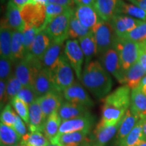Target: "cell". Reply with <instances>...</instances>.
Here are the masks:
<instances>
[{
	"label": "cell",
	"instance_id": "obj_60",
	"mask_svg": "<svg viewBox=\"0 0 146 146\" xmlns=\"http://www.w3.org/2000/svg\"><path fill=\"white\" fill-rule=\"evenodd\" d=\"M143 43H145V45H146V41H145V42H143Z\"/></svg>",
	"mask_w": 146,
	"mask_h": 146
},
{
	"label": "cell",
	"instance_id": "obj_9",
	"mask_svg": "<svg viewBox=\"0 0 146 146\" xmlns=\"http://www.w3.org/2000/svg\"><path fill=\"white\" fill-rule=\"evenodd\" d=\"M64 54L72 66L77 79L81 82L85 57L78 40H67L65 42Z\"/></svg>",
	"mask_w": 146,
	"mask_h": 146
},
{
	"label": "cell",
	"instance_id": "obj_13",
	"mask_svg": "<svg viewBox=\"0 0 146 146\" xmlns=\"http://www.w3.org/2000/svg\"><path fill=\"white\" fill-rule=\"evenodd\" d=\"M64 41L53 40L41 60L42 67L51 71L52 74L57 68L60 57L64 53Z\"/></svg>",
	"mask_w": 146,
	"mask_h": 146
},
{
	"label": "cell",
	"instance_id": "obj_39",
	"mask_svg": "<svg viewBox=\"0 0 146 146\" xmlns=\"http://www.w3.org/2000/svg\"><path fill=\"white\" fill-rule=\"evenodd\" d=\"M71 7H66L63 5L57 4V3H49L46 5V18L43 29L50 23L52 20L56 18L60 14L66 12ZM42 29V30H43Z\"/></svg>",
	"mask_w": 146,
	"mask_h": 146
},
{
	"label": "cell",
	"instance_id": "obj_42",
	"mask_svg": "<svg viewBox=\"0 0 146 146\" xmlns=\"http://www.w3.org/2000/svg\"><path fill=\"white\" fill-rule=\"evenodd\" d=\"M39 31L40 30L35 28V27L25 25V28H24L22 33H23V35L24 44H25V48L27 55L29 53V50H30V48L31 47L33 43L35 38L36 35Z\"/></svg>",
	"mask_w": 146,
	"mask_h": 146
},
{
	"label": "cell",
	"instance_id": "obj_61",
	"mask_svg": "<svg viewBox=\"0 0 146 146\" xmlns=\"http://www.w3.org/2000/svg\"></svg>",
	"mask_w": 146,
	"mask_h": 146
},
{
	"label": "cell",
	"instance_id": "obj_22",
	"mask_svg": "<svg viewBox=\"0 0 146 146\" xmlns=\"http://www.w3.org/2000/svg\"><path fill=\"white\" fill-rule=\"evenodd\" d=\"M89 108L83 105L72 103L67 101L63 102L58 113L62 121L76 118L89 114Z\"/></svg>",
	"mask_w": 146,
	"mask_h": 146
},
{
	"label": "cell",
	"instance_id": "obj_23",
	"mask_svg": "<svg viewBox=\"0 0 146 146\" xmlns=\"http://www.w3.org/2000/svg\"><path fill=\"white\" fill-rule=\"evenodd\" d=\"M139 120V118L131 110L129 107L122 120L121 125L116 133V141L118 145L123 141L124 139L130 133L133 128L135 127Z\"/></svg>",
	"mask_w": 146,
	"mask_h": 146
},
{
	"label": "cell",
	"instance_id": "obj_49",
	"mask_svg": "<svg viewBox=\"0 0 146 146\" xmlns=\"http://www.w3.org/2000/svg\"><path fill=\"white\" fill-rule=\"evenodd\" d=\"M133 4L137 5L142 10L146 11V0H128Z\"/></svg>",
	"mask_w": 146,
	"mask_h": 146
},
{
	"label": "cell",
	"instance_id": "obj_27",
	"mask_svg": "<svg viewBox=\"0 0 146 146\" xmlns=\"http://www.w3.org/2000/svg\"><path fill=\"white\" fill-rule=\"evenodd\" d=\"M118 0H96L94 7L104 21L110 22L116 15Z\"/></svg>",
	"mask_w": 146,
	"mask_h": 146
},
{
	"label": "cell",
	"instance_id": "obj_7",
	"mask_svg": "<svg viewBox=\"0 0 146 146\" xmlns=\"http://www.w3.org/2000/svg\"><path fill=\"white\" fill-rule=\"evenodd\" d=\"M25 25L42 30L46 18V5L29 2L20 8Z\"/></svg>",
	"mask_w": 146,
	"mask_h": 146
},
{
	"label": "cell",
	"instance_id": "obj_58",
	"mask_svg": "<svg viewBox=\"0 0 146 146\" xmlns=\"http://www.w3.org/2000/svg\"><path fill=\"white\" fill-rule=\"evenodd\" d=\"M47 146H60V145H55V144L51 143V144H49V145H47Z\"/></svg>",
	"mask_w": 146,
	"mask_h": 146
},
{
	"label": "cell",
	"instance_id": "obj_10",
	"mask_svg": "<svg viewBox=\"0 0 146 146\" xmlns=\"http://www.w3.org/2000/svg\"><path fill=\"white\" fill-rule=\"evenodd\" d=\"M99 57V62L104 68L110 74H112L120 84L123 85L125 72L122 68L119 56L114 47L109 49Z\"/></svg>",
	"mask_w": 146,
	"mask_h": 146
},
{
	"label": "cell",
	"instance_id": "obj_54",
	"mask_svg": "<svg viewBox=\"0 0 146 146\" xmlns=\"http://www.w3.org/2000/svg\"><path fill=\"white\" fill-rule=\"evenodd\" d=\"M142 125H143V133L146 138V118L142 120Z\"/></svg>",
	"mask_w": 146,
	"mask_h": 146
},
{
	"label": "cell",
	"instance_id": "obj_25",
	"mask_svg": "<svg viewBox=\"0 0 146 146\" xmlns=\"http://www.w3.org/2000/svg\"><path fill=\"white\" fill-rule=\"evenodd\" d=\"M130 108L139 119L146 118V95L139 87L131 90Z\"/></svg>",
	"mask_w": 146,
	"mask_h": 146
},
{
	"label": "cell",
	"instance_id": "obj_38",
	"mask_svg": "<svg viewBox=\"0 0 146 146\" xmlns=\"http://www.w3.org/2000/svg\"><path fill=\"white\" fill-rule=\"evenodd\" d=\"M121 38H125L138 43L146 41V21H142L135 29Z\"/></svg>",
	"mask_w": 146,
	"mask_h": 146
},
{
	"label": "cell",
	"instance_id": "obj_37",
	"mask_svg": "<svg viewBox=\"0 0 146 146\" xmlns=\"http://www.w3.org/2000/svg\"><path fill=\"white\" fill-rule=\"evenodd\" d=\"M11 105L18 116L21 117L25 123H29V106L18 98L17 96L10 101Z\"/></svg>",
	"mask_w": 146,
	"mask_h": 146
},
{
	"label": "cell",
	"instance_id": "obj_44",
	"mask_svg": "<svg viewBox=\"0 0 146 146\" xmlns=\"http://www.w3.org/2000/svg\"><path fill=\"white\" fill-rule=\"evenodd\" d=\"M12 61L8 58L1 57L0 58V78L8 81L14 73H12Z\"/></svg>",
	"mask_w": 146,
	"mask_h": 146
},
{
	"label": "cell",
	"instance_id": "obj_18",
	"mask_svg": "<svg viewBox=\"0 0 146 146\" xmlns=\"http://www.w3.org/2000/svg\"><path fill=\"white\" fill-rule=\"evenodd\" d=\"M52 40L44 30H41L36 35L26 56L36 61L41 62V58L52 43Z\"/></svg>",
	"mask_w": 146,
	"mask_h": 146
},
{
	"label": "cell",
	"instance_id": "obj_8",
	"mask_svg": "<svg viewBox=\"0 0 146 146\" xmlns=\"http://www.w3.org/2000/svg\"><path fill=\"white\" fill-rule=\"evenodd\" d=\"M74 74L75 73L72 66L63 53L60 57L57 68L53 73L55 89L58 92L63 93L65 89L72 85L75 81Z\"/></svg>",
	"mask_w": 146,
	"mask_h": 146
},
{
	"label": "cell",
	"instance_id": "obj_4",
	"mask_svg": "<svg viewBox=\"0 0 146 146\" xmlns=\"http://www.w3.org/2000/svg\"><path fill=\"white\" fill-rule=\"evenodd\" d=\"M92 32L98 47L97 56H102L109 49L114 47L117 36L110 22L101 20L93 29Z\"/></svg>",
	"mask_w": 146,
	"mask_h": 146
},
{
	"label": "cell",
	"instance_id": "obj_17",
	"mask_svg": "<svg viewBox=\"0 0 146 146\" xmlns=\"http://www.w3.org/2000/svg\"><path fill=\"white\" fill-rule=\"evenodd\" d=\"M110 22L118 37H123L124 35L135 29L142 21L132 18L131 16L116 14Z\"/></svg>",
	"mask_w": 146,
	"mask_h": 146
},
{
	"label": "cell",
	"instance_id": "obj_51",
	"mask_svg": "<svg viewBox=\"0 0 146 146\" xmlns=\"http://www.w3.org/2000/svg\"><path fill=\"white\" fill-rule=\"evenodd\" d=\"M10 1L19 9L21 8L25 5H26L27 3L30 2V0H10Z\"/></svg>",
	"mask_w": 146,
	"mask_h": 146
},
{
	"label": "cell",
	"instance_id": "obj_35",
	"mask_svg": "<svg viewBox=\"0 0 146 146\" xmlns=\"http://www.w3.org/2000/svg\"><path fill=\"white\" fill-rule=\"evenodd\" d=\"M21 143L26 146H47L50 144V141L43 133L35 131L27 133L23 136Z\"/></svg>",
	"mask_w": 146,
	"mask_h": 146
},
{
	"label": "cell",
	"instance_id": "obj_11",
	"mask_svg": "<svg viewBox=\"0 0 146 146\" xmlns=\"http://www.w3.org/2000/svg\"><path fill=\"white\" fill-rule=\"evenodd\" d=\"M95 122L96 117L91 113L81 117L62 121L58 135L78 131H90L94 125Z\"/></svg>",
	"mask_w": 146,
	"mask_h": 146
},
{
	"label": "cell",
	"instance_id": "obj_36",
	"mask_svg": "<svg viewBox=\"0 0 146 146\" xmlns=\"http://www.w3.org/2000/svg\"><path fill=\"white\" fill-rule=\"evenodd\" d=\"M145 137L143 133L142 120L140 119L135 127L133 129L128 135L124 139L118 146H136Z\"/></svg>",
	"mask_w": 146,
	"mask_h": 146
},
{
	"label": "cell",
	"instance_id": "obj_46",
	"mask_svg": "<svg viewBox=\"0 0 146 146\" xmlns=\"http://www.w3.org/2000/svg\"><path fill=\"white\" fill-rule=\"evenodd\" d=\"M14 129L21 137H23V136L27 133V129L25 124V122L23 121V120L18 114L17 116H16V120Z\"/></svg>",
	"mask_w": 146,
	"mask_h": 146
},
{
	"label": "cell",
	"instance_id": "obj_21",
	"mask_svg": "<svg viewBox=\"0 0 146 146\" xmlns=\"http://www.w3.org/2000/svg\"><path fill=\"white\" fill-rule=\"evenodd\" d=\"M46 118L40 107L37 100L29 106V123L28 125L30 132H44Z\"/></svg>",
	"mask_w": 146,
	"mask_h": 146
},
{
	"label": "cell",
	"instance_id": "obj_55",
	"mask_svg": "<svg viewBox=\"0 0 146 146\" xmlns=\"http://www.w3.org/2000/svg\"><path fill=\"white\" fill-rule=\"evenodd\" d=\"M81 146H96V145H95L94 144L90 141V139H89V138L88 140H87L85 143H83V144H82Z\"/></svg>",
	"mask_w": 146,
	"mask_h": 146
},
{
	"label": "cell",
	"instance_id": "obj_52",
	"mask_svg": "<svg viewBox=\"0 0 146 146\" xmlns=\"http://www.w3.org/2000/svg\"><path fill=\"white\" fill-rule=\"evenodd\" d=\"M138 87H139L140 89L146 95V75L142 79L141 83Z\"/></svg>",
	"mask_w": 146,
	"mask_h": 146
},
{
	"label": "cell",
	"instance_id": "obj_19",
	"mask_svg": "<svg viewBox=\"0 0 146 146\" xmlns=\"http://www.w3.org/2000/svg\"><path fill=\"white\" fill-rule=\"evenodd\" d=\"M74 15L85 27L92 31L101 21L94 5H79L74 9Z\"/></svg>",
	"mask_w": 146,
	"mask_h": 146
},
{
	"label": "cell",
	"instance_id": "obj_5",
	"mask_svg": "<svg viewBox=\"0 0 146 146\" xmlns=\"http://www.w3.org/2000/svg\"><path fill=\"white\" fill-rule=\"evenodd\" d=\"M73 8H68L66 12L52 20L43 30L47 33L51 39L66 42L68 40V31L70 18L74 14Z\"/></svg>",
	"mask_w": 146,
	"mask_h": 146
},
{
	"label": "cell",
	"instance_id": "obj_16",
	"mask_svg": "<svg viewBox=\"0 0 146 146\" xmlns=\"http://www.w3.org/2000/svg\"><path fill=\"white\" fill-rule=\"evenodd\" d=\"M63 98L62 93L57 91H51L37 98V101L46 120L53 112L59 110L63 103Z\"/></svg>",
	"mask_w": 146,
	"mask_h": 146
},
{
	"label": "cell",
	"instance_id": "obj_32",
	"mask_svg": "<svg viewBox=\"0 0 146 146\" xmlns=\"http://www.w3.org/2000/svg\"><path fill=\"white\" fill-rule=\"evenodd\" d=\"M22 137L14 128L0 124V144L1 146H15L21 141Z\"/></svg>",
	"mask_w": 146,
	"mask_h": 146
},
{
	"label": "cell",
	"instance_id": "obj_30",
	"mask_svg": "<svg viewBox=\"0 0 146 146\" xmlns=\"http://www.w3.org/2000/svg\"><path fill=\"white\" fill-rule=\"evenodd\" d=\"M78 41L83 52L85 57V64H86L93 60V58L97 56L98 54V47L96 39L92 32L91 33L78 39Z\"/></svg>",
	"mask_w": 146,
	"mask_h": 146
},
{
	"label": "cell",
	"instance_id": "obj_41",
	"mask_svg": "<svg viewBox=\"0 0 146 146\" xmlns=\"http://www.w3.org/2000/svg\"><path fill=\"white\" fill-rule=\"evenodd\" d=\"M16 112L12 109L10 104L5 105L1 112V123L5 125L14 128L16 120Z\"/></svg>",
	"mask_w": 146,
	"mask_h": 146
},
{
	"label": "cell",
	"instance_id": "obj_47",
	"mask_svg": "<svg viewBox=\"0 0 146 146\" xmlns=\"http://www.w3.org/2000/svg\"><path fill=\"white\" fill-rule=\"evenodd\" d=\"M139 49L138 62L146 72V45L144 43H139Z\"/></svg>",
	"mask_w": 146,
	"mask_h": 146
},
{
	"label": "cell",
	"instance_id": "obj_14",
	"mask_svg": "<svg viewBox=\"0 0 146 146\" xmlns=\"http://www.w3.org/2000/svg\"><path fill=\"white\" fill-rule=\"evenodd\" d=\"M33 89L38 98L48 94L55 89L52 72L47 69H39L34 79Z\"/></svg>",
	"mask_w": 146,
	"mask_h": 146
},
{
	"label": "cell",
	"instance_id": "obj_40",
	"mask_svg": "<svg viewBox=\"0 0 146 146\" xmlns=\"http://www.w3.org/2000/svg\"><path fill=\"white\" fill-rule=\"evenodd\" d=\"M23 87V85L13 74L7 81V96L8 101H11L13 98L17 96L19 91Z\"/></svg>",
	"mask_w": 146,
	"mask_h": 146
},
{
	"label": "cell",
	"instance_id": "obj_24",
	"mask_svg": "<svg viewBox=\"0 0 146 146\" xmlns=\"http://www.w3.org/2000/svg\"><path fill=\"white\" fill-rule=\"evenodd\" d=\"M145 75V71L137 61L125 72L123 85L129 87L131 90L135 89L139 86Z\"/></svg>",
	"mask_w": 146,
	"mask_h": 146
},
{
	"label": "cell",
	"instance_id": "obj_45",
	"mask_svg": "<svg viewBox=\"0 0 146 146\" xmlns=\"http://www.w3.org/2000/svg\"><path fill=\"white\" fill-rule=\"evenodd\" d=\"M7 81L4 80H0V103H1V109L3 108L5 105L8 104V102L7 96Z\"/></svg>",
	"mask_w": 146,
	"mask_h": 146
},
{
	"label": "cell",
	"instance_id": "obj_59",
	"mask_svg": "<svg viewBox=\"0 0 146 146\" xmlns=\"http://www.w3.org/2000/svg\"><path fill=\"white\" fill-rule=\"evenodd\" d=\"M15 146H26V145H23V144H20V145H15Z\"/></svg>",
	"mask_w": 146,
	"mask_h": 146
},
{
	"label": "cell",
	"instance_id": "obj_28",
	"mask_svg": "<svg viewBox=\"0 0 146 146\" xmlns=\"http://www.w3.org/2000/svg\"><path fill=\"white\" fill-rule=\"evenodd\" d=\"M13 30L10 29L3 19L1 21L0 28V54L1 57L11 60V45Z\"/></svg>",
	"mask_w": 146,
	"mask_h": 146
},
{
	"label": "cell",
	"instance_id": "obj_33",
	"mask_svg": "<svg viewBox=\"0 0 146 146\" xmlns=\"http://www.w3.org/2000/svg\"><path fill=\"white\" fill-rule=\"evenodd\" d=\"M92 33V31L85 27L74 14L70 18L68 31V39L78 40Z\"/></svg>",
	"mask_w": 146,
	"mask_h": 146
},
{
	"label": "cell",
	"instance_id": "obj_34",
	"mask_svg": "<svg viewBox=\"0 0 146 146\" xmlns=\"http://www.w3.org/2000/svg\"><path fill=\"white\" fill-rule=\"evenodd\" d=\"M61 124L62 118L58 113V111L53 112L47 118L45 122L44 133L50 141L57 135Z\"/></svg>",
	"mask_w": 146,
	"mask_h": 146
},
{
	"label": "cell",
	"instance_id": "obj_15",
	"mask_svg": "<svg viewBox=\"0 0 146 146\" xmlns=\"http://www.w3.org/2000/svg\"><path fill=\"white\" fill-rule=\"evenodd\" d=\"M121 121L119 123L113 126H102L99 123L96 125V128L91 134H89V139L96 146H105L111 139L117 133Z\"/></svg>",
	"mask_w": 146,
	"mask_h": 146
},
{
	"label": "cell",
	"instance_id": "obj_43",
	"mask_svg": "<svg viewBox=\"0 0 146 146\" xmlns=\"http://www.w3.org/2000/svg\"><path fill=\"white\" fill-rule=\"evenodd\" d=\"M17 97L29 106H30L35 101H36L38 98L33 87L24 86L18 94Z\"/></svg>",
	"mask_w": 146,
	"mask_h": 146
},
{
	"label": "cell",
	"instance_id": "obj_2",
	"mask_svg": "<svg viewBox=\"0 0 146 146\" xmlns=\"http://www.w3.org/2000/svg\"><path fill=\"white\" fill-rule=\"evenodd\" d=\"M81 82L97 99L106 97L113 85L110 74L97 60H91L84 66Z\"/></svg>",
	"mask_w": 146,
	"mask_h": 146
},
{
	"label": "cell",
	"instance_id": "obj_31",
	"mask_svg": "<svg viewBox=\"0 0 146 146\" xmlns=\"http://www.w3.org/2000/svg\"><path fill=\"white\" fill-rule=\"evenodd\" d=\"M116 14L129 16L142 21H146V11L133 3L118 0Z\"/></svg>",
	"mask_w": 146,
	"mask_h": 146
},
{
	"label": "cell",
	"instance_id": "obj_26",
	"mask_svg": "<svg viewBox=\"0 0 146 146\" xmlns=\"http://www.w3.org/2000/svg\"><path fill=\"white\" fill-rule=\"evenodd\" d=\"M4 20L8 27L13 31H18L22 32L25 28V23L22 18L20 9L10 0L7 4Z\"/></svg>",
	"mask_w": 146,
	"mask_h": 146
},
{
	"label": "cell",
	"instance_id": "obj_29",
	"mask_svg": "<svg viewBox=\"0 0 146 146\" xmlns=\"http://www.w3.org/2000/svg\"><path fill=\"white\" fill-rule=\"evenodd\" d=\"M26 56L23 33L13 31L11 45V60L13 63H17L24 59Z\"/></svg>",
	"mask_w": 146,
	"mask_h": 146
},
{
	"label": "cell",
	"instance_id": "obj_1",
	"mask_svg": "<svg viewBox=\"0 0 146 146\" xmlns=\"http://www.w3.org/2000/svg\"><path fill=\"white\" fill-rule=\"evenodd\" d=\"M131 94V89L123 85L105 97L100 125L108 127L119 123L130 107Z\"/></svg>",
	"mask_w": 146,
	"mask_h": 146
},
{
	"label": "cell",
	"instance_id": "obj_48",
	"mask_svg": "<svg viewBox=\"0 0 146 146\" xmlns=\"http://www.w3.org/2000/svg\"><path fill=\"white\" fill-rule=\"evenodd\" d=\"M76 6L79 5H94L96 0H73Z\"/></svg>",
	"mask_w": 146,
	"mask_h": 146
},
{
	"label": "cell",
	"instance_id": "obj_50",
	"mask_svg": "<svg viewBox=\"0 0 146 146\" xmlns=\"http://www.w3.org/2000/svg\"><path fill=\"white\" fill-rule=\"evenodd\" d=\"M56 3L66 7H71L74 4L73 0H56Z\"/></svg>",
	"mask_w": 146,
	"mask_h": 146
},
{
	"label": "cell",
	"instance_id": "obj_6",
	"mask_svg": "<svg viewBox=\"0 0 146 146\" xmlns=\"http://www.w3.org/2000/svg\"><path fill=\"white\" fill-rule=\"evenodd\" d=\"M41 68V62L26 56L24 59L16 63L14 74L24 87H33L35 77Z\"/></svg>",
	"mask_w": 146,
	"mask_h": 146
},
{
	"label": "cell",
	"instance_id": "obj_53",
	"mask_svg": "<svg viewBox=\"0 0 146 146\" xmlns=\"http://www.w3.org/2000/svg\"><path fill=\"white\" fill-rule=\"evenodd\" d=\"M30 2L39 3V4L44 5H47V4H49L48 0H30Z\"/></svg>",
	"mask_w": 146,
	"mask_h": 146
},
{
	"label": "cell",
	"instance_id": "obj_3",
	"mask_svg": "<svg viewBox=\"0 0 146 146\" xmlns=\"http://www.w3.org/2000/svg\"><path fill=\"white\" fill-rule=\"evenodd\" d=\"M113 47L117 51L122 68L125 72L138 61L139 49L138 43L117 36Z\"/></svg>",
	"mask_w": 146,
	"mask_h": 146
},
{
	"label": "cell",
	"instance_id": "obj_20",
	"mask_svg": "<svg viewBox=\"0 0 146 146\" xmlns=\"http://www.w3.org/2000/svg\"><path fill=\"white\" fill-rule=\"evenodd\" d=\"M89 133L90 131H78L57 135L50 141L60 146H81L88 140Z\"/></svg>",
	"mask_w": 146,
	"mask_h": 146
},
{
	"label": "cell",
	"instance_id": "obj_12",
	"mask_svg": "<svg viewBox=\"0 0 146 146\" xmlns=\"http://www.w3.org/2000/svg\"><path fill=\"white\" fill-rule=\"evenodd\" d=\"M62 94L64 99L67 102L83 105L87 108L94 106V102L87 91L77 81H74L72 85L65 89Z\"/></svg>",
	"mask_w": 146,
	"mask_h": 146
},
{
	"label": "cell",
	"instance_id": "obj_56",
	"mask_svg": "<svg viewBox=\"0 0 146 146\" xmlns=\"http://www.w3.org/2000/svg\"><path fill=\"white\" fill-rule=\"evenodd\" d=\"M136 146H146V138H144L142 141L139 142V143Z\"/></svg>",
	"mask_w": 146,
	"mask_h": 146
},
{
	"label": "cell",
	"instance_id": "obj_57",
	"mask_svg": "<svg viewBox=\"0 0 146 146\" xmlns=\"http://www.w3.org/2000/svg\"><path fill=\"white\" fill-rule=\"evenodd\" d=\"M49 3H56V0H48Z\"/></svg>",
	"mask_w": 146,
	"mask_h": 146
}]
</instances>
